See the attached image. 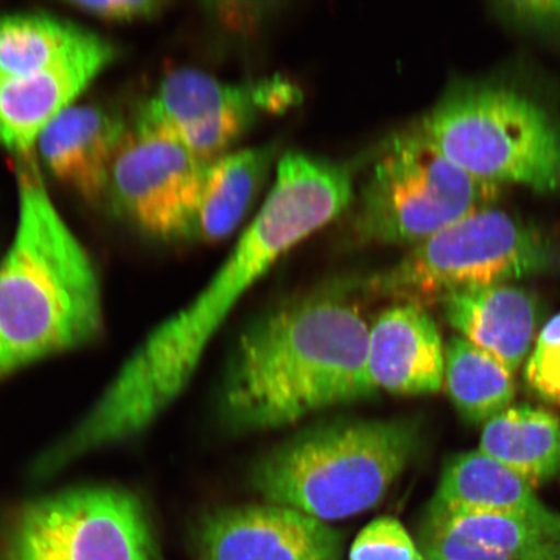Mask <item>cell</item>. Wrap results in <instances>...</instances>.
Segmentation results:
<instances>
[{"instance_id": "7a4b0ae2", "label": "cell", "mask_w": 560, "mask_h": 560, "mask_svg": "<svg viewBox=\"0 0 560 560\" xmlns=\"http://www.w3.org/2000/svg\"><path fill=\"white\" fill-rule=\"evenodd\" d=\"M19 174L15 236L0 262V381L102 332L100 278L35 167Z\"/></svg>"}, {"instance_id": "4fadbf2b", "label": "cell", "mask_w": 560, "mask_h": 560, "mask_svg": "<svg viewBox=\"0 0 560 560\" xmlns=\"http://www.w3.org/2000/svg\"><path fill=\"white\" fill-rule=\"evenodd\" d=\"M422 556L445 560H559L560 515L445 514L427 510Z\"/></svg>"}, {"instance_id": "d4e9b609", "label": "cell", "mask_w": 560, "mask_h": 560, "mask_svg": "<svg viewBox=\"0 0 560 560\" xmlns=\"http://www.w3.org/2000/svg\"><path fill=\"white\" fill-rule=\"evenodd\" d=\"M423 560H445V559H440V558H436V557L423 556Z\"/></svg>"}, {"instance_id": "2e32d148", "label": "cell", "mask_w": 560, "mask_h": 560, "mask_svg": "<svg viewBox=\"0 0 560 560\" xmlns=\"http://www.w3.org/2000/svg\"><path fill=\"white\" fill-rule=\"evenodd\" d=\"M429 511L445 514L525 515L551 521L559 514L544 505L535 488L480 451L447 459Z\"/></svg>"}, {"instance_id": "30bf717a", "label": "cell", "mask_w": 560, "mask_h": 560, "mask_svg": "<svg viewBox=\"0 0 560 560\" xmlns=\"http://www.w3.org/2000/svg\"><path fill=\"white\" fill-rule=\"evenodd\" d=\"M198 560H341L340 532L290 508L257 503L212 511L195 535Z\"/></svg>"}, {"instance_id": "603a6c76", "label": "cell", "mask_w": 560, "mask_h": 560, "mask_svg": "<svg viewBox=\"0 0 560 560\" xmlns=\"http://www.w3.org/2000/svg\"><path fill=\"white\" fill-rule=\"evenodd\" d=\"M75 11L109 23H131L159 15L166 7L155 0H103V2H70Z\"/></svg>"}, {"instance_id": "ffe728a7", "label": "cell", "mask_w": 560, "mask_h": 560, "mask_svg": "<svg viewBox=\"0 0 560 560\" xmlns=\"http://www.w3.org/2000/svg\"><path fill=\"white\" fill-rule=\"evenodd\" d=\"M88 33L54 16L23 13L0 18V80L20 79L51 67Z\"/></svg>"}, {"instance_id": "d6986e66", "label": "cell", "mask_w": 560, "mask_h": 560, "mask_svg": "<svg viewBox=\"0 0 560 560\" xmlns=\"http://www.w3.org/2000/svg\"><path fill=\"white\" fill-rule=\"evenodd\" d=\"M444 384L468 424H486L515 398L514 375L460 336H452L445 347Z\"/></svg>"}, {"instance_id": "e0dca14e", "label": "cell", "mask_w": 560, "mask_h": 560, "mask_svg": "<svg viewBox=\"0 0 560 560\" xmlns=\"http://www.w3.org/2000/svg\"><path fill=\"white\" fill-rule=\"evenodd\" d=\"M277 158L272 144L229 152L207 165L191 241L215 243L235 233L254 208Z\"/></svg>"}, {"instance_id": "44dd1931", "label": "cell", "mask_w": 560, "mask_h": 560, "mask_svg": "<svg viewBox=\"0 0 560 560\" xmlns=\"http://www.w3.org/2000/svg\"><path fill=\"white\" fill-rule=\"evenodd\" d=\"M524 381L538 398L560 410V313L538 335L525 363Z\"/></svg>"}, {"instance_id": "5b68a950", "label": "cell", "mask_w": 560, "mask_h": 560, "mask_svg": "<svg viewBox=\"0 0 560 560\" xmlns=\"http://www.w3.org/2000/svg\"><path fill=\"white\" fill-rule=\"evenodd\" d=\"M559 266L560 247L548 231L488 207L412 245L400 261L361 280V287L369 295L425 307L453 291L508 284Z\"/></svg>"}, {"instance_id": "ac0fdd59", "label": "cell", "mask_w": 560, "mask_h": 560, "mask_svg": "<svg viewBox=\"0 0 560 560\" xmlns=\"http://www.w3.org/2000/svg\"><path fill=\"white\" fill-rule=\"evenodd\" d=\"M479 451L536 488L560 475V418L530 405L510 406L485 424Z\"/></svg>"}, {"instance_id": "9c48e42d", "label": "cell", "mask_w": 560, "mask_h": 560, "mask_svg": "<svg viewBox=\"0 0 560 560\" xmlns=\"http://www.w3.org/2000/svg\"><path fill=\"white\" fill-rule=\"evenodd\" d=\"M207 165L177 139L135 128L112 167L107 200L145 235L191 241Z\"/></svg>"}, {"instance_id": "8992f818", "label": "cell", "mask_w": 560, "mask_h": 560, "mask_svg": "<svg viewBox=\"0 0 560 560\" xmlns=\"http://www.w3.org/2000/svg\"><path fill=\"white\" fill-rule=\"evenodd\" d=\"M503 187L459 170L415 128L376 150L350 208L360 244L416 245L476 210L493 207Z\"/></svg>"}, {"instance_id": "7c38bea8", "label": "cell", "mask_w": 560, "mask_h": 560, "mask_svg": "<svg viewBox=\"0 0 560 560\" xmlns=\"http://www.w3.org/2000/svg\"><path fill=\"white\" fill-rule=\"evenodd\" d=\"M444 368L443 338L424 306L396 303L377 315L368 341V373L377 394H436Z\"/></svg>"}, {"instance_id": "8fae6325", "label": "cell", "mask_w": 560, "mask_h": 560, "mask_svg": "<svg viewBox=\"0 0 560 560\" xmlns=\"http://www.w3.org/2000/svg\"><path fill=\"white\" fill-rule=\"evenodd\" d=\"M116 48L88 33L72 50L39 72L0 80V144L26 153L56 117L116 58Z\"/></svg>"}, {"instance_id": "7402d4cb", "label": "cell", "mask_w": 560, "mask_h": 560, "mask_svg": "<svg viewBox=\"0 0 560 560\" xmlns=\"http://www.w3.org/2000/svg\"><path fill=\"white\" fill-rule=\"evenodd\" d=\"M349 560H423V556L400 522L382 516L355 537Z\"/></svg>"}, {"instance_id": "6da1fadb", "label": "cell", "mask_w": 560, "mask_h": 560, "mask_svg": "<svg viewBox=\"0 0 560 560\" xmlns=\"http://www.w3.org/2000/svg\"><path fill=\"white\" fill-rule=\"evenodd\" d=\"M357 280H339L252 322L220 396L234 432L283 429L334 406L377 395L368 373L370 326Z\"/></svg>"}, {"instance_id": "9a60e30c", "label": "cell", "mask_w": 560, "mask_h": 560, "mask_svg": "<svg viewBox=\"0 0 560 560\" xmlns=\"http://www.w3.org/2000/svg\"><path fill=\"white\" fill-rule=\"evenodd\" d=\"M444 317L462 339L470 342L515 374L534 346L540 306L523 287H468L439 301Z\"/></svg>"}, {"instance_id": "52a82bcc", "label": "cell", "mask_w": 560, "mask_h": 560, "mask_svg": "<svg viewBox=\"0 0 560 560\" xmlns=\"http://www.w3.org/2000/svg\"><path fill=\"white\" fill-rule=\"evenodd\" d=\"M5 560H160L149 517L125 489L82 487L27 503Z\"/></svg>"}, {"instance_id": "5bb4252c", "label": "cell", "mask_w": 560, "mask_h": 560, "mask_svg": "<svg viewBox=\"0 0 560 560\" xmlns=\"http://www.w3.org/2000/svg\"><path fill=\"white\" fill-rule=\"evenodd\" d=\"M116 110L72 105L42 131L37 145L46 170L89 202L107 199L112 167L129 136Z\"/></svg>"}, {"instance_id": "ba28073f", "label": "cell", "mask_w": 560, "mask_h": 560, "mask_svg": "<svg viewBox=\"0 0 560 560\" xmlns=\"http://www.w3.org/2000/svg\"><path fill=\"white\" fill-rule=\"evenodd\" d=\"M301 91L282 77L222 82L199 69L180 68L160 81L140 107L135 128L177 139L210 163L229 153L258 118L298 104Z\"/></svg>"}, {"instance_id": "3957f363", "label": "cell", "mask_w": 560, "mask_h": 560, "mask_svg": "<svg viewBox=\"0 0 560 560\" xmlns=\"http://www.w3.org/2000/svg\"><path fill=\"white\" fill-rule=\"evenodd\" d=\"M419 446L412 419L314 427L258 459L250 486L272 505L322 522L346 520L380 505Z\"/></svg>"}, {"instance_id": "cb8c5ba5", "label": "cell", "mask_w": 560, "mask_h": 560, "mask_svg": "<svg viewBox=\"0 0 560 560\" xmlns=\"http://www.w3.org/2000/svg\"><path fill=\"white\" fill-rule=\"evenodd\" d=\"M500 16L517 26L541 33H560V2L495 3Z\"/></svg>"}, {"instance_id": "277c9868", "label": "cell", "mask_w": 560, "mask_h": 560, "mask_svg": "<svg viewBox=\"0 0 560 560\" xmlns=\"http://www.w3.org/2000/svg\"><path fill=\"white\" fill-rule=\"evenodd\" d=\"M412 128L476 179L537 192L560 190V125L521 90L457 83Z\"/></svg>"}]
</instances>
